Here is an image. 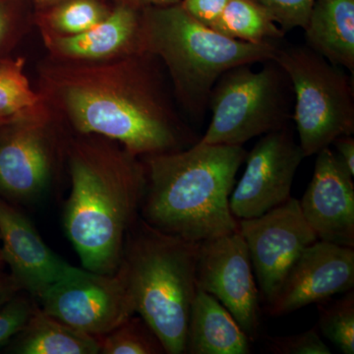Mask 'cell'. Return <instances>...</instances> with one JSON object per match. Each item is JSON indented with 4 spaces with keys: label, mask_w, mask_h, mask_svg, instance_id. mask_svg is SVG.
Instances as JSON below:
<instances>
[{
    "label": "cell",
    "mask_w": 354,
    "mask_h": 354,
    "mask_svg": "<svg viewBox=\"0 0 354 354\" xmlns=\"http://www.w3.org/2000/svg\"><path fill=\"white\" fill-rule=\"evenodd\" d=\"M100 353L165 354L164 344L141 316H130L120 325L99 337Z\"/></svg>",
    "instance_id": "23"
},
{
    "label": "cell",
    "mask_w": 354,
    "mask_h": 354,
    "mask_svg": "<svg viewBox=\"0 0 354 354\" xmlns=\"http://www.w3.org/2000/svg\"><path fill=\"white\" fill-rule=\"evenodd\" d=\"M39 300L48 315L95 337L136 314L118 272L101 274L72 265Z\"/></svg>",
    "instance_id": "9"
},
{
    "label": "cell",
    "mask_w": 354,
    "mask_h": 354,
    "mask_svg": "<svg viewBox=\"0 0 354 354\" xmlns=\"http://www.w3.org/2000/svg\"><path fill=\"white\" fill-rule=\"evenodd\" d=\"M37 307L35 298L25 291H19L0 307V348L24 329Z\"/></svg>",
    "instance_id": "25"
},
{
    "label": "cell",
    "mask_w": 354,
    "mask_h": 354,
    "mask_svg": "<svg viewBox=\"0 0 354 354\" xmlns=\"http://www.w3.org/2000/svg\"><path fill=\"white\" fill-rule=\"evenodd\" d=\"M18 354H97L99 337L86 334L37 307L24 329L12 339Z\"/></svg>",
    "instance_id": "19"
},
{
    "label": "cell",
    "mask_w": 354,
    "mask_h": 354,
    "mask_svg": "<svg viewBox=\"0 0 354 354\" xmlns=\"http://www.w3.org/2000/svg\"><path fill=\"white\" fill-rule=\"evenodd\" d=\"M141 44L164 65L176 99L197 121L204 118L212 90L225 72L274 60L279 48L274 41L227 38L193 19L179 3L141 11Z\"/></svg>",
    "instance_id": "4"
},
{
    "label": "cell",
    "mask_w": 354,
    "mask_h": 354,
    "mask_svg": "<svg viewBox=\"0 0 354 354\" xmlns=\"http://www.w3.org/2000/svg\"><path fill=\"white\" fill-rule=\"evenodd\" d=\"M4 262L2 260L1 256H0V272H1L2 268H3Z\"/></svg>",
    "instance_id": "33"
},
{
    "label": "cell",
    "mask_w": 354,
    "mask_h": 354,
    "mask_svg": "<svg viewBox=\"0 0 354 354\" xmlns=\"http://www.w3.org/2000/svg\"><path fill=\"white\" fill-rule=\"evenodd\" d=\"M271 16L286 32L302 28L308 21L315 0H253Z\"/></svg>",
    "instance_id": "26"
},
{
    "label": "cell",
    "mask_w": 354,
    "mask_h": 354,
    "mask_svg": "<svg viewBox=\"0 0 354 354\" xmlns=\"http://www.w3.org/2000/svg\"><path fill=\"white\" fill-rule=\"evenodd\" d=\"M71 191L64 225L84 269L118 272L128 230L139 218L146 187L141 158L94 134L65 139Z\"/></svg>",
    "instance_id": "2"
},
{
    "label": "cell",
    "mask_w": 354,
    "mask_h": 354,
    "mask_svg": "<svg viewBox=\"0 0 354 354\" xmlns=\"http://www.w3.org/2000/svg\"><path fill=\"white\" fill-rule=\"evenodd\" d=\"M200 243L160 232L140 216L125 239L116 272L167 354L185 353Z\"/></svg>",
    "instance_id": "5"
},
{
    "label": "cell",
    "mask_w": 354,
    "mask_h": 354,
    "mask_svg": "<svg viewBox=\"0 0 354 354\" xmlns=\"http://www.w3.org/2000/svg\"><path fill=\"white\" fill-rule=\"evenodd\" d=\"M353 286V247L317 239L291 266L267 311L271 316L286 315L348 292Z\"/></svg>",
    "instance_id": "13"
},
{
    "label": "cell",
    "mask_w": 354,
    "mask_h": 354,
    "mask_svg": "<svg viewBox=\"0 0 354 354\" xmlns=\"http://www.w3.org/2000/svg\"><path fill=\"white\" fill-rule=\"evenodd\" d=\"M20 290L17 283L14 281L10 274H4L0 272V307L3 306L14 295H17Z\"/></svg>",
    "instance_id": "32"
},
{
    "label": "cell",
    "mask_w": 354,
    "mask_h": 354,
    "mask_svg": "<svg viewBox=\"0 0 354 354\" xmlns=\"http://www.w3.org/2000/svg\"><path fill=\"white\" fill-rule=\"evenodd\" d=\"M304 158L290 127L263 135L247 153L243 174L230 194L234 218H257L288 201Z\"/></svg>",
    "instance_id": "12"
},
{
    "label": "cell",
    "mask_w": 354,
    "mask_h": 354,
    "mask_svg": "<svg viewBox=\"0 0 354 354\" xmlns=\"http://www.w3.org/2000/svg\"><path fill=\"white\" fill-rule=\"evenodd\" d=\"M53 116L0 127V198L39 201L53 184L65 139Z\"/></svg>",
    "instance_id": "8"
},
{
    "label": "cell",
    "mask_w": 354,
    "mask_h": 354,
    "mask_svg": "<svg viewBox=\"0 0 354 354\" xmlns=\"http://www.w3.org/2000/svg\"><path fill=\"white\" fill-rule=\"evenodd\" d=\"M239 221L245 241L260 298L272 304L291 266L317 235L305 220L299 200L290 197L257 218Z\"/></svg>",
    "instance_id": "10"
},
{
    "label": "cell",
    "mask_w": 354,
    "mask_h": 354,
    "mask_svg": "<svg viewBox=\"0 0 354 354\" xmlns=\"http://www.w3.org/2000/svg\"><path fill=\"white\" fill-rule=\"evenodd\" d=\"M306 46L354 73V0H315L304 28Z\"/></svg>",
    "instance_id": "18"
},
{
    "label": "cell",
    "mask_w": 354,
    "mask_h": 354,
    "mask_svg": "<svg viewBox=\"0 0 354 354\" xmlns=\"http://www.w3.org/2000/svg\"><path fill=\"white\" fill-rule=\"evenodd\" d=\"M230 0H181L180 6L200 24L214 30Z\"/></svg>",
    "instance_id": "28"
},
{
    "label": "cell",
    "mask_w": 354,
    "mask_h": 354,
    "mask_svg": "<svg viewBox=\"0 0 354 354\" xmlns=\"http://www.w3.org/2000/svg\"><path fill=\"white\" fill-rule=\"evenodd\" d=\"M214 30L227 38L251 44L278 41L286 35L253 0H230Z\"/></svg>",
    "instance_id": "21"
},
{
    "label": "cell",
    "mask_w": 354,
    "mask_h": 354,
    "mask_svg": "<svg viewBox=\"0 0 354 354\" xmlns=\"http://www.w3.org/2000/svg\"><path fill=\"white\" fill-rule=\"evenodd\" d=\"M162 62L148 53L102 62L39 67V92L51 114L75 134L118 142L137 157L176 152L200 137L177 113Z\"/></svg>",
    "instance_id": "1"
},
{
    "label": "cell",
    "mask_w": 354,
    "mask_h": 354,
    "mask_svg": "<svg viewBox=\"0 0 354 354\" xmlns=\"http://www.w3.org/2000/svg\"><path fill=\"white\" fill-rule=\"evenodd\" d=\"M264 64L259 71L239 65L218 78L209 95L211 122L200 143L242 146L288 127L293 111L290 79L274 60Z\"/></svg>",
    "instance_id": "6"
},
{
    "label": "cell",
    "mask_w": 354,
    "mask_h": 354,
    "mask_svg": "<svg viewBox=\"0 0 354 354\" xmlns=\"http://www.w3.org/2000/svg\"><path fill=\"white\" fill-rule=\"evenodd\" d=\"M316 155L300 209L319 241L354 248L353 177L330 147Z\"/></svg>",
    "instance_id": "14"
},
{
    "label": "cell",
    "mask_w": 354,
    "mask_h": 354,
    "mask_svg": "<svg viewBox=\"0 0 354 354\" xmlns=\"http://www.w3.org/2000/svg\"><path fill=\"white\" fill-rule=\"evenodd\" d=\"M114 6H123L130 7L142 11L150 7H162L174 6L180 3L181 0H109Z\"/></svg>",
    "instance_id": "31"
},
{
    "label": "cell",
    "mask_w": 354,
    "mask_h": 354,
    "mask_svg": "<svg viewBox=\"0 0 354 354\" xmlns=\"http://www.w3.org/2000/svg\"><path fill=\"white\" fill-rule=\"evenodd\" d=\"M0 254L20 290L39 298L70 265L43 241L29 218L0 198Z\"/></svg>",
    "instance_id": "15"
},
{
    "label": "cell",
    "mask_w": 354,
    "mask_h": 354,
    "mask_svg": "<svg viewBox=\"0 0 354 354\" xmlns=\"http://www.w3.org/2000/svg\"><path fill=\"white\" fill-rule=\"evenodd\" d=\"M48 57L58 62H102L144 53L141 11L114 6L111 13L88 31L69 37H43Z\"/></svg>",
    "instance_id": "16"
},
{
    "label": "cell",
    "mask_w": 354,
    "mask_h": 354,
    "mask_svg": "<svg viewBox=\"0 0 354 354\" xmlns=\"http://www.w3.org/2000/svg\"><path fill=\"white\" fill-rule=\"evenodd\" d=\"M337 158L344 169L354 177V139L351 135H344L334 141Z\"/></svg>",
    "instance_id": "30"
},
{
    "label": "cell",
    "mask_w": 354,
    "mask_h": 354,
    "mask_svg": "<svg viewBox=\"0 0 354 354\" xmlns=\"http://www.w3.org/2000/svg\"><path fill=\"white\" fill-rule=\"evenodd\" d=\"M53 116L43 95L35 91L24 72V60L0 62V127Z\"/></svg>",
    "instance_id": "20"
},
{
    "label": "cell",
    "mask_w": 354,
    "mask_h": 354,
    "mask_svg": "<svg viewBox=\"0 0 354 354\" xmlns=\"http://www.w3.org/2000/svg\"><path fill=\"white\" fill-rule=\"evenodd\" d=\"M268 351L274 354H330L319 334L318 327L297 335L269 337Z\"/></svg>",
    "instance_id": "27"
},
{
    "label": "cell",
    "mask_w": 354,
    "mask_h": 354,
    "mask_svg": "<svg viewBox=\"0 0 354 354\" xmlns=\"http://www.w3.org/2000/svg\"><path fill=\"white\" fill-rule=\"evenodd\" d=\"M104 0H62L41 14V37L75 36L99 24L111 13Z\"/></svg>",
    "instance_id": "22"
},
{
    "label": "cell",
    "mask_w": 354,
    "mask_h": 354,
    "mask_svg": "<svg viewBox=\"0 0 354 354\" xmlns=\"http://www.w3.org/2000/svg\"><path fill=\"white\" fill-rule=\"evenodd\" d=\"M22 32L9 0H0V62L7 59V51L12 48Z\"/></svg>",
    "instance_id": "29"
},
{
    "label": "cell",
    "mask_w": 354,
    "mask_h": 354,
    "mask_svg": "<svg viewBox=\"0 0 354 354\" xmlns=\"http://www.w3.org/2000/svg\"><path fill=\"white\" fill-rule=\"evenodd\" d=\"M274 60L290 79L292 118L305 158L353 134V82L341 67L307 46H279Z\"/></svg>",
    "instance_id": "7"
},
{
    "label": "cell",
    "mask_w": 354,
    "mask_h": 354,
    "mask_svg": "<svg viewBox=\"0 0 354 354\" xmlns=\"http://www.w3.org/2000/svg\"><path fill=\"white\" fill-rule=\"evenodd\" d=\"M319 327L324 337L342 353H354V292L348 291L344 297L332 304L319 302Z\"/></svg>",
    "instance_id": "24"
},
{
    "label": "cell",
    "mask_w": 354,
    "mask_h": 354,
    "mask_svg": "<svg viewBox=\"0 0 354 354\" xmlns=\"http://www.w3.org/2000/svg\"><path fill=\"white\" fill-rule=\"evenodd\" d=\"M251 342L230 311L213 295L197 288L191 305L185 353L248 354Z\"/></svg>",
    "instance_id": "17"
},
{
    "label": "cell",
    "mask_w": 354,
    "mask_h": 354,
    "mask_svg": "<svg viewBox=\"0 0 354 354\" xmlns=\"http://www.w3.org/2000/svg\"><path fill=\"white\" fill-rule=\"evenodd\" d=\"M197 288L216 297L251 342L260 330V293L250 256L239 230L200 243Z\"/></svg>",
    "instance_id": "11"
},
{
    "label": "cell",
    "mask_w": 354,
    "mask_h": 354,
    "mask_svg": "<svg viewBox=\"0 0 354 354\" xmlns=\"http://www.w3.org/2000/svg\"><path fill=\"white\" fill-rule=\"evenodd\" d=\"M246 155L242 146L197 142L142 157L146 187L140 216L160 232L194 242L237 232L230 197Z\"/></svg>",
    "instance_id": "3"
},
{
    "label": "cell",
    "mask_w": 354,
    "mask_h": 354,
    "mask_svg": "<svg viewBox=\"0 0 354 354\" xmlns=\"http://www.w3.org/2000/svg\"><path fill=\"white\" fill-rule=\"evenodd\" d=\"M41 1H46V0H41Z\"/></svg>",
    "instance_id": "34"
},
{
    "label": "cell",
    "mask_w": 354,
    "mask_h": 354,
    "mask_svg": "<svg viewBox=\"0 0 354 354\" xmlns=\"http://www.w3.org/2000/svg\"><path fill=\"white\" fill-rule=\"evenodd\" d=\"M0 256H1V254H0Z\"/></svg>",
    "instance_id": "35"
}]
</instances>
